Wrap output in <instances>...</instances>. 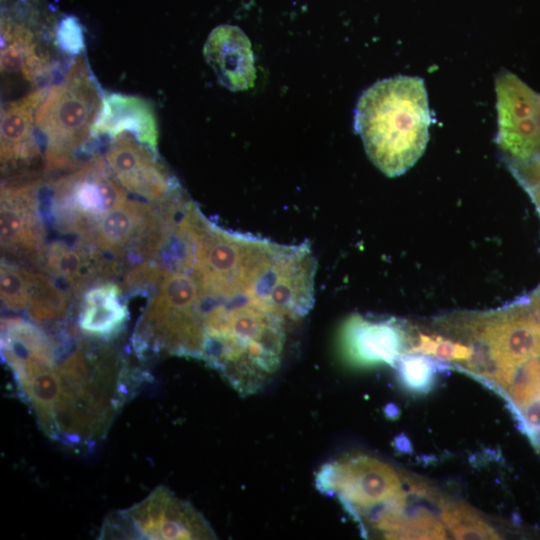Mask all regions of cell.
<instances>
[{
	"mask_svg": "<svg viewBox=\"0 0 540 540\" xmlns=\"http://www.w3.org/2000/svg\"><path fill=\"white\" fill-rule=\"evenodd\" d=\"M1 355L44 433L69 448L101 440L141 383L110 347L72 342L68 334L41 357Z\"/></svg>",
	"mask_w": 540,
	"mask_h": 540,
	"instance_id": "6da1fadb",
	"label": "cell"
},
{
	"mask_svg": "<svg viewBox=\"0 0 540 540\" xmlns=\"http://www.w3.org/2000/svg\"><path fill=\"white\" fill-rule=\"evenodd\" d=\"M431 120L424 80L395 76L374 83L362 93L354 127L371 162L385 175L396 177L424 153Z\"/></svg>",
	"mask_w": 540,
	"mask_h": 540,
	"instance_id": "7a4b0ae2",
	"label": "cell"
},
{
	"mask_svg": "<svg viewBox=\"0 0 540 540\" xmlns=\"http://www.w3.org/2000/svg\"><path fill=\"white\" fill-rule=\"evenodd\" d=\"M455 320L451 325L473 342L474 354L465 366L499 390L507 391L518 370L540 358V285L500 309Z\"/></svg>",
	"mask_w": 540,
	"mask_h": 540,
	"instance_id": "3957f363",
	"label": "cell"
},
{
	"mask_svg": "<svg viewBox=\"0 0 540 540\" xmlns=\"http://www.w3.org/2000/svg\"><path fill=\"white\" fill-rule=\"evenodd\" d=\"M102 100L84 54L77 56L60 82L48 88L36 113L45 174L71 171L82 164L77 155L92 137Z\"/></svg>",
	"mask_w": 540,
	"mask_h": 540,
	"instance_id": "277c9868",
	"label": "cell"
},
{
	"mask_svg": "<svg viewBox=\"0 0 540 540\" xmlns=\"http://www.w3.org/2000/svg\"><path fill=\"white\" fill-rule=\"evenodd\" d=\"M315 482L320 492L336 497L356 520L371 527L381 517L405 510L406 494L397 471L368 455L326 462Z\"/></svg>",
	"mask_w": 540,
	"mask_h": 540,
	"instance_id": "5b68a950",
	"label": "cell"
},
{
	"mask_svg": "<svg viewBox=\"0 0 540 540\" xmlns=\"http://www.w3.org/2000/svg\"><path fill=\"white\" fill-rule=\"evenodd\" d=\"M102 157L93 155L49 185L46 214L59 231L78 235L89 245L100 219L127 199Z\"/></svg>",
	"mask_w": 540,
	"mask_h": 540,
	"instance_id": "8992f818",
	"label": "cell"
},
{
	"mask_svg": "<svg viewBox=\"0 0 540 540\" xmlns=\"http://www.w3.org/2000/svg\"><path fill=\"white\" fill-rule=\"evenodd\" d=\"M59 20L45 0H1L2 74H16L35 84L48 76L53 57L48 39L55 40Z\"/></svg>",
	"mask_w": 540,
	"mask_h": 540,
	"instance_id": "52a82bcc",
	"label": "cell"
},
{
	"mask_svg": "<svg viewBox=\"0 0 540 540\" xmlns=\"http://www.w3.org/2000/svg\"><path fill=\"white\" fill-rule=\"evenodd\" d=\"M100 536L157 540L216 538L200 512L163 486L155 488L141 502L111 515Z\"/></svg>",
	"mask_w": 540,
	"mask_h": 540,
	"instance_id": "ba28073f",
	"label": "cell"
},
{
	"mask_svg": "<svg viewBox=\"0 0 540 540\" xmlns=\"http://www.w3.org/2000/svg\"><path fill=\"white\" fill-rule=\"evenodd\" d=\"M42 180L13 177L1 184L0 241L5 260L40 263L44 250L45 222L39 192Z\"/></svg>",
	"mask_w": 540,
	"mask_h": 540,
	"instance_id": "9c48e42d",
	"label": "cell"
},
{
	"mask_svg": "<svg viewBox=\"0 0 540 540\" xmlns=\"http://www.w3.org/2000/svg\"><path fill=\"white\" fill-rule=\"evenodd\" d=\"M496 143L508 163L540 155V93L516 74L502 70L495 78Z\"/></svg>",
	"mask_w": 540,
	"mask_h": 540,
	"instance_id": "30bf717a",
	"label": "cell"
},
{
	"mask_svg": "<svg viewBox=\"0 0 540 540\" xmlns=\"http://www.w3.org/2000/svg\"><path fill=\"white\" fill-rule=\"evenodd\" d=\"M339 342L344 359L352 366H395L409 351L413 336L398 319L353 314L343 323Z\"/></svg>",
	"mask_w": 540,
	"mask_h": 540,
	"instance_id": "8fae6325",
	"label": "cell"
},
{
	"mask_svg": "<svg viewBox=\"0 0 540 540\" xmlns=\"http://www.w3.org/2000/svg\"><path fill=\"white\" fill-rule=\"evenodd\" d=\"M47 90L37 87L1 108V171L9 178L30 176L29 168L41 158L35 118Z\"/></svg>",
	"mask_w": 540,
	"mask_h": 540,
	"instance_id": "7c38bea8",
	"label": "cell"
},
{
	"mask_svg": "<svg viewBox=\"0 0 540 540\" xmlns=\"http://www.w3.org/2000/svg\"><path fill=\"white\" fill-rule=\"evenodd\" d=\"M156 156L135 138L121 134L112 138L105 160L115 179L126 191L156 201L177 182Z\"/></svg>",
	"mask_w": 540,
	"mask_h": 540,
	"instance_id": "4fadbf2b",
	"label": "cell"
},
{
	"mask_svg": "<svg viewBox=\"0 0 540 540\" xmlns=\"http://www.w3.org/2000/svg\"><path fill=\"white\" fill-rule=\"evenodd\" d=\"M125 132L157 155L158 124L149 101L134 95L110 93L102 105L92 128V137L114 138Z\"/></svg>",
	"mask_w": 540,
	"mask_h": 540,
	"instance_id": "5bb4252c",
	"label": "cell"
},
{
	"mask_svg": "<svg viewBox=\"0 0 540 540\" xmlns=\"http://www.w3.org/2000/svg\"><path fill=\"white\" fill-rule=\"evenodd\" d=\"M203 54L226 88L238 91L253 85L255 69L251 45L238 27L221 25L212 30L204 44Z\"/></svg>",
	"mask_w": 540,
	"mask_h": 540,
	"instance_id": "9a60e30c",
	"label": "cell"
},
{
	"mask_svg": "<svg viewBox=\"0 0 540 540\" xmlns=\"http://www.w3.org/2000/svg\"><path fill=\"white\" fill-rule=\"evenodd\" d=\"M40 263L47 274L65 282L74 293L94 280L107 282L114 276L111 263L103 254L80 242L77 246L52 242L45 247Z\"/></svg>",
	"mask_w": 540,
	"mask_h": 540,
	"instance_id": "2e32d148",
	"label": "cell"
},
{
	"mask_svg": "<svg viewBox=\"0 0 540 540\" xmlns=\"http://www.w3.org/2000/svg\"><path fill=\"white\" fill-rule=\"evenodd\" d=\"M121 294L122 289L112 281L86 291L77 321L82 333L101 340L119 334L128 319V308L121 302Z\"/></svg>",
	"mask_w": 540,
	"mask_h": 540,
	"instance_id": "e0dca14e",
	"label": "cell"
},
{
	"mask_svg": "<svg viewBox=\"0 0 540 540\" xmlns=\"http://www.w3.org/2000/svg\"><path fill=\"white\" fill-rule=\"evenodd\" d=\"M27 304L25 312L37 323L58 321L67 316L70 296L55 281L40 272L25 270Z\"/></svg>",
	"mask_w": 540,
	"mask_h": 540,
	"instance_id": "ac0fdd59",
	"label": "cell"
},
{
	"mask_svg": "<svg viewBox=\"0 0 540 540\" xmlns=\"http://www.w3.org/2000/svg\"><path fill=\"white\" fill-rule=\"evenodd\" d=\"M441 519L456 539L501 538L477 512L464 504H444Z\"/></svg>",
	"mask_w": 540,
	"mask_h": 540,
	"instance_id": "d6986e66",
	"label": "cell"
},
{
	"mask_svg": "<svg viewBox=\"0 0 540 540\" xmlns=\"http://www.w3.org/2000/svg\"><path fill=\"white\" fill-rule=\"evenodd\" d=\"M396 365L399 382L413 393L430 391L440 366L434 359L421 353H406Z\"/></svg>",
	"mask_w": 540,
	"mask_h": 540,
	"instance_id": "ffe728a7",
	"label": "cell"
},
{
	"mask_svg": "<svg viewBox=\"0 0 540 540\" xmlns=\"http://www.w3.org/2000/svg\"><path fill=\"white\" fill-rule=\"evenodd\" d=\"M407 353H421L440 360L462 362L465 365L473 357L474 349L471 345L442 336L419 334Z\"/></svg>",
	"mask_w": 540,
	"mask_h": 540,
	"instance_id": "44dd1931",
	"label": "cell"
},
{
	"mask_svg": "<svg viewBox=\"0 0 540 540\" xmlns=\"http://www.w3.org/2000/svg\"><path fill=\"white\" fill-rule=\"evenodd\" d=\"M393 539H446L443 525L424 508L404 514Z\"/></svg>",
	"mask_w": 540,
	"mask_h": 540,
	"instance_id": "7402d4cb",
	"label": "cell"
},
{
	"mask_svg": "<svg viewBox=\"0 0 540 540\" xmlns=\"http://www.w3.org/2000/svg\"><path fill=\"white\" fill-rule=\"evenodd\" d=\"M0 293L1 301L7 309L25 311L27 304L25 269L2 261L0 267Z\"/></svg>",
	"mask_w": 540,
	"mask_h": 540,
	"instance_id": "603a6c76",
	"label": "cell"
},
{
	"mask_svg": "<svg viewBox=\"0 0 540 540\" xmlns=\"http://www.w3.org/2000/svg\"><path fill=\"white\" fill-rule=\"evenodd\" d=\"M55 43L60 52L69 56H79L85 49L84 30L74 16L59 19L55 33Z\"/></svg>",
	"mask_w": 540,
	"mask_h": 540,
	"instance_id": "cb8c5ba5",
	"label": "cell"
},
{
	"mask_svg": "<svg viewBox=\"0 0 540 540\" xmlns=\"http://www.w3.org/2000/svg\"><path fill=\"white\" fill-rule=\"evenodd\" d=\"M508 165L513 176L530 196L540 216V155L526 162Z\"/></svg>",
	"mask_w": 540,
	"mask_h": 540,
	"instance_id": "d4e9b609",
	"label": "cell"
}]
</instances>
